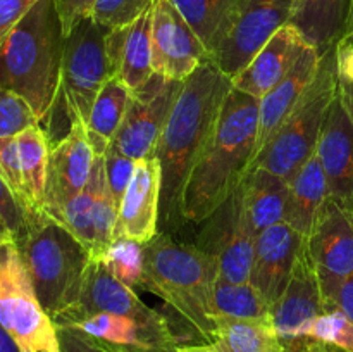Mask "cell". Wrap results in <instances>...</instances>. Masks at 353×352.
I'll return each instance as SVG.
<instances>
[{
  "label": "cell",
  "instance_id": "cell-1",
  "mask_svg": "<svg viewBox=\"0 0 353 352\" xmlns=\"http://www.w3.org/2000/svg\"><path fill=\"white\" fill-rule=\"evenodd\" d=\"M231 88V78L212 61H207L183 81L155 148L162 173L159 217L162 233L183 224L181 202L186 182L216 131Z\"/></svg>",
  "mask_w": 353,
  "mask_h": 352
},
{
  "label": "cell",
  "instance_id": "cell-2",
  "mask_svg": "<svg viewBox=\"0 0 353 352\" xmlns=\"http://www.w3.org/2000/svg\"><path fill=\"white\" fill-rule=\"evenodd\" d=\"M259 100L231 88L216 131L193 168L181 202L185 223H203L247 179L257 155Z\"/></svg>",
  "mask_w": 353,
  "mask_h": 352
},
{
  "label": "cell",
  "instance_id": "cell-3",
  "mask_svg": "<svg viewBox=\"0 0 353 352\" xmlns=\"http://www.w3.org/2000/svg\"><path fill=\"white\" fill-rule=\"evenodd\" d=\"M64 31L55 0H40L0 43V88L23 97L41 128L61 93Z\"/></svg>",
  "mask_w": 353,
  "mask_h": 352
},
{
  "label": "cell",
  "instance_id": "cell-4",
  "mask_svg": "<svg viewBox=\"0 0 353 352\" xmlns=\"http://www.w3.org/2000/svg\"><path fill=\"white\" fill-rule=\"evenodd\" d=\"M219 278L216 255L176 242L159 231L145 244L143 289L162 297L192 331L186 345L205 344L216 328L214 286Z\"/></svg>",
  "mask_w": 353,
  "mask_h": 352
},
{
  "label": "cell",
  "instance_id": "cell-5",
  "mask_svg": "<svg viewBox=\"0 0 353 352\" xmlns=\"http://www.w3.org/2000/svg\"><path fill=\"white\" fill-rule=\"evenodd\" d=\"M16 245L48 316L54 320L72 309L92 261L88 248L45 213L31 214Z\"/></svg>",
  "mask_w": 353,
  "mask_h": 352
},
{
  "label": "cell",
  "instance_id": "cell-6",
  "mask_svg": "<svg viewBox=\"0 0 353 352\" xmlns=\"http://www.w3.org/2000/svg\"><path fill=\"white\" fill-rule=\"evenodd\" d=\"M336 93L338 75L333 48L321 57L316 78L278 131L259 152L252 169L264 168L290 179V176L310 155L316 154L327 113L336 99Z\"/></svg>",
  "mask_w": 353,
  "mask_h": 352
},
{
  "label": "cell",
  "instance_id": "cell-7",
  "mask_svg": "<svg viewBox=\"0 0 353 352\" xmlns=\"http://www.w3.org/2000/svg\"><path fill=\"white\" fill-rule=\"evenodd\" d=\"M0 326L21 352H61L57 326L38 299L16 242L0 247Z\"/></svg>",
  "mask_w": 353,
  "mask_h": 352
},
{
  "label": "cell",
  "instance_id": "cell-8",
  "mask_svg": "<svg viewBox=\"0 0 353 352\" xmlns=\"http://www.w3.org/2000/svg\"><path fill=\"white\" fill-rule=\"evenodd\" d=\"M109 28L86 16L64 37L61 93L76 121L86 124L102 86L114 78L107 54Z\"/></svg>",
  "mask_w": 353,
  "mask_h": 352
},
{
  "label": "cell",
  "instance_id": "cell-9",
  "mask_svg": "<svg viewBox=\"0 0 353 352\" xmlns=\"http://www.w3.org/2000/svg\"><path fill=\"white\" fill-rule=\"evenodd\" d=\"M293 0H240L221 28L209 55L233 79L290 23Z\"/></svg>",
  "mask_w": 353,
  "mask_h": 352
},
{
  "label": "cell",
  "instance_id": "cell-10",
  "mask_svg": "<svg viewBox=\"0 0 353 352\" xmlns=\"http://www.w3.org/2000/svg\"><path fill=\"white\" fill-rule=\"evenodd\" d=\"M202 224L205 228L196 247L216 255L221 278L231 283L250 282L257 233L245 209L243 185Z\"/></svg>",
  "mask_w": 353,
  "mask_h": 352
},
{
  "label": "cell",
  "instance_id": "cell-11",
  "mask_svg": "<svg viewBox=\"0 0 353 352\" xmlns=\"http://www.w3.org/2000/svg\"><path fill=\"white\" fill-rule=\"evenodd\" d=\"M183 81L152 75L145 85L131 92L130 104L110 147L140 161L155 155L159 138L171 114Z\"/></svg>",
  "mask_w": 353,
  "mask_h": 352
},
{
  "label": "cell",
  "instance_id": "cell-12",
  "mask_svg": "<svg viewBox=\"0 0 353 352\" xmlns=\"http://www.w3.org/2000/svg\"><path fill=\"white\" fill-rule=\"evenodd\" d=\"M326 309L353 275V214L327 197L305 238Z\"/></svg>",
  "mask_w": 353,
  "mask_h": 352
},
{
  "label": "cell",
  "instance_id": "cell-13",
  "mask_svg": "<svg viewBox=\"0 0 353 352\" xmlns=\"http://www.w3.org/2000/svg\"><path fill=\"white\" fill-rule=\"evenodd\" d=\"M324 311L326 304L319 280L310 261L307 244H303L285 292L269 311V317L274 324L283 352H309L312 340L305 337V330L310 321L316 320Z\"/></svg>",
  "mask_w": 353,
  "mask_h": 352
},
{
  "label": "cell",
  "instance_id": "cell-14",
  "mask_svg": "<svg viewBox=\"0 0 353 352\" xmlns=\"http://www.w3.org/2000/svg\"><path fill=\"white\" fill-rule=\"evenodd\" d=\"M210 61L203 41L171 0H155L152 16V69L172 81H185Z\"/></svg>",
  "mask_w": 353,
  "mask_h": 352
},
{
  "label": "cell",
  "instance_id": "cell-15",
  "mask_svg": "<svg viewBox=\"0 0 353 352\" xmlns=\"http://www.w3.org/2000/svg\"><path fill=\"white\" fill-rule=\"evenodd\" d=\"M92 313L121 314V316L134 317V320L148 324H171L164 314L148 307L133 292V289L114 278L107 271L105 266L97 259L90 261L78 304L72 309L62 313L61 316L54 317V323L57 326L65 321Z\"/></svg>",
  "mask_w": 353,
  "mask_h": 352
},
{
  "label": "cell",
  "instance_id": "cell-16",
  "mask_svg": "<svg viewBox=\"0 0 353 352\" xmlns=\"http://www.w3.org/2000/svg\"><path fill=\"white\" fill-rule=\"evenodd\" d=\"M86 126L74 121L71 131L50 148L43 213L54 216L69 199L85 190L95 162Z\"/></svg>",
  "mask_w": 353,
  "mask_h": 352
},
{
  "label": "cell",
  "instance_id": "cell-17",
  "mask_svg": "<svg viewBox=\"0 0 353 352\" xmlns=\"http://www.w3.org/2000/svg\"><path fill=\"white\" fill-rule=\"evenodd\" d=\"M162 173L155 155L137 162L117 213L114 238L124 237L148 244L159 233Z\"/></svg>",
  "mask_w": 353,
  "mask_h": 352
},
{
  "label": "cell",
  "instance_id": "cell-18",
  "mask_svg": "<svg viewBox=\"0 0 353 352\" xmlns=\"http://www.w3.org/2000/svg\"><path fill=\"white\" fill-rule=\"evenodd\" d=\"M303 244L305 238L285 221L257 235L250 283L269 306L285 292Z\"/></svg>",
  "mask_w": 353,
  "mask_h": 352
},
{
  "label": "cell",
  "instance_id": "cell-19",
  "mask_svg": "<svg viewBox=\"0 0 353 352\" xmlns=\"http://www.w3.org/2000/svg\"><path fill=\"white\" fill-rule=\"evenodd\" d=\"M316 154L326 175L330 199L353 214V126L338 93L327 113Z\"/></svg>",
  "mask_w": 353,
  "mask_h": 352
},
{
  "label": "cell",
  "instance_id": "cell-20",
  "mask_svg": "<svg viewBox=\"0 0 353 352\" xmlns=\"http://www.w3.org/2000/svg\"><path fill=\"white\" fill-rule=\"evenodd\" d=\"M309 43L292 24L283 26L231 83L233 88L261 100L296 64Z\"/></svg>",
  "mask_w": 353,
  "mask_h": 352
},
{
  "label": "cell",
  "instance_id": "cell-21",
  "mask_svg": "<svg viewBox=\"0 0 353 352\" xmlns=\"http://www.w3.org/2000/svg\"><path fill=\"white\" fill-rule=\"evenodd\" d=\"M57 326L76 328L99 340L124 347L147 351H176L181 338L172 331L171 324H148L130 316L109 313H92L78 316Z\"/></svg>",
  "mask_w": 353,
  "mask_h": 352
},
{
  "label": "cell",
  "instance_id": "cell-22",
  "mask_svg": "<svg viewBox=\"0 0 353 352\" xmlns=\"http://www.w3.org/2000/svg\"><path fill=\"white\" fill-rule=\"evenodd\" d=\"M323 55L314 47H307L300 55L296 64L288 71V75L271 90L265 97L259 100V135L257 154L262 150L269 138L278 131L283 121L288 117L293 107L299 104L312 79L316 78L319 62ZM257 157V155H255Z\"/></svg>",
  "mask_w": 353,
  "mask_h": 352
},
{
  "label": "cell",
  "instance_id": "cell-23",
  "mask_svg": "<svg viewBox=\"0 0 353 352\" xmlns=\"http://www.w3.org/2000/svg\"><path fill=\"white\" fill-rule=\"evenodd\" d=\"M350 0H293L290 23L319 55L333 50L347 33Z\"/></svg>",
  "mask_w": 353,
  "mask_h": 352
},
{
  "label": "cell",
  "instance_id": "cell-24",
  "mask_svg": "<svg viewBox=\"0 0 353 352\" xmlns=\"http://www.w3.org/2000/svg\"><path fill=\"white\" fill-rule=\"evenodd\" d=\"M327 197L330 192L323 164L317 154H312L290 176L285 223L307 238Z\"/></svg>",
  "mask_w": 353,
  "mask_h": 352
},
{
  "label": "cell",
  "instance_id": "cell-25",
  "mask_svg": "<svg viewBox=\"0 0 353 352\" xmlns=\"http://www.w3.org/2000/svg\"><path fill=\"white\" fill-rule=\"evenodd\" d=\"M179 352H283L271 320L217 317L205 344L179 345Z\"/></svg>",
  "mask_w": 353,
  "mask_h": 352
},
{
  "label": "cell",
  "instance_id": "cell-26",
  "mask_svg": "<svg viewBox=\"0 0 353 352\" xmlns=\"http://www.w3.org/2000/svg\"><path fill=\"white\" fill-rule=\"evenodd\" d=\"M288 179L264 168L252 169L243 183V202L255 233L285 221Z\"/></svg>",
  "mask_w": 353,
  "mask_h": 352
},
{
  "label": "cell",
  "instance_id": "cell-27",
  "mask_svg": "<svg viewBox=\"0 0 353 352\" xmlns=\"http://www.w3.org/2000/svg\"><path fill=\"white\" fill-rule=\"evenodd\" d=\"M131 99V90L117 76L110 78L97 95L86 121V133L95 155H105L119 130Z\"/></svg>",
  "mask_w": 353,
  "mask_h": 352
},
{
  "label": "cell",
  "instance_id": "cell-28",
  "mask_svg": "<svg viewBox=\"0 0 353 352\" xmlns=\"http://www.w3.org/2000/svg\"><path fill=\"white\" fill-rule=\"evenodd\" d=\"M21 173L31 214L43 213L45 190H47L48 161H50V141L40 124L17 135Z\"/></svg>",
  "mask_w": 353,
  "mask_h": 352
},
{
  "label": "cell",
  "instance_id": "cell-29",
  "mask_svg": "<svg viewBox=\"0 0 353 352\" xmlns=\"http://www.w3.org/2000/svg\"><path fill=\"white\" fill-rule=\"evenodd\" d=\"M152 16L154 6L145 10L138 19L124 26L123 54L117 78L131 90L140 88L148 81L152 69Z\"/></svg>",
  "mask_w": 353,
  "mask_h": 352
},
{
  "label": "cell",
  "instance_id": "cell-30",
  "mask_svg": "<svg viewBox=\"0 0 353 352\" xmlns=\"http://www.w3.org/2000/svg\"><path fill=\"white\" fill-rule=\"evenodd\" d=\"M214 311L217 317L236 320H271V306L264 297L248 283H231L219 276L214 286Z\"/></svg>",
  "mask_w": 353,
  "mask_h": 352
},
{
  "label": "cell",
  "instance_id": "cell-31",
  "mask_svg": "<svg viewBox=\"0 0 353 352\" xmlns=\"http://www.w3.org/2000/svg\"><path fill=\"white\" fill-rule=\"evenodd\" d=\"M107 271L130 289L145 283V244L124 237H116L109 247L97 257Z\"/></svg>",
  "mask_w": 353,
  "mask_h": 352
},
{
  "label": "cell",
  "instance_id": "cell-32",
  "mask_svg": "<svg viewBox=\"0 0 353 352\" xmlns=\"http://www.w3.org/2000/svg\"><path fill=\"white\" fill-rule=\"evenodd\" d=\"M210 52L221 28L240 0H171Z\"/></svg>",
  "mask_w": 353,
  "mask_h": 352
},
{
  "label": "cell",
  "instance_id": "cell-33",
  "mask_svg": "<svg viewBox=\"0 0 353 352\" xmlns=\"http://www.w3.org/2000/svg\"><path fill=\"white\" fill-rule=\"evenodd\" d=\"M93 206H95V179H93V176H90V182L85 186V190L76 193L54 216H50L55 221H59L65 230L71 231L88 248L90 254H93V248H95Z\"/></svg>",
  "mask_w": 353,
  "mask_h": 352
},
{
  "label": "cell",
  "instance_id": "cell-34",
  "mask_svg": "<svg viewBox=\"0 0 353 352\" xmlns=\"http://www.w3.org/2000/svg\"><path fill=\"white\" fill-rule=\"evenodd\" d=\"M305 337L353 351V321L340 309H326L310 321Z\"/></svg>",
  "mask_w": 353,
  "mask_h": 352
},
{
  "label": "cell",
  "instance_id": "cell-35",
  "mask_svg": "<svg viewBox=\"0 0 353 352\" xmlns=\"http://www.w3.org/2000/svg\"><path fill=\"white\" fill-rule=\"evenodd\" d=\"M38 117L30 104L10 90L0 88V138H12L31 126Z\"/></svg>",
  "mask_w": 353,
  "mask_h": 352
},
{
  "label": "cell",
  "instance_id": "cell-36",
  "mask_svg": "<svg viewBox=\"0 0 353 352\" xmlns=\"http://www.w3.org/2000/svg\"><path fill=\"white\" fill-rule=\"evenodd\" d=\"M155 0H97L90 16L105 28H119L133 23Z\"/></svg>",
  "mask_w": 353,
  "mask_h": 352
},
{
  "label": "cell",
  "instance_id": "cell-37",
  "mask_svg": "<svg viewBox=\"0 0 353 352\" xmlns=\"http://www.w3.org/2000/svg\"><path fill=\"white\" fill-rule=\"evenodd\" d=\"M30 214L17 200L12 190L0 176V233L9 240L17 242L24 235Z\"/></svg>",
  "mask_w": 353,
  "mask_h": 352
},
{
  "label": "cell",
  "instance_id": "cell-38",
  "mask_svg": "<svg viewBox=\"0 0 353 352\" xmlns=\"http://www.w3.org/2000/svg\"><path fill=\"white\" fill-rule=\"evenodd\" d=\"M0 176L6 179L9 188L17 197L28 214L31 216L30 204H28L26 188H24L23 173H21L19 148H17V138H0Z\"/></svg>",
  "mask_w": 353,
  "mask_h": 352
},
{
  "label": "cell",
  "instance_id": "cell-39",
  "mask_svg": "<svg viewBox=\"0 0 353 352\" xmlns=\"http://www.w3.org/2000/svg\"><path fill=\"white\" fill-rule=\"evenodd\" d=\"M137 162L138 161L121 154V152L116 150L114 147H109V150H107L105 154L107 186H109L110 195H112L114 202L117 204V207L121 206V200H123L124 193H126L128 185H130L131 182V176H133L134 168H137Z\"/></svg>",
  "mask_w": 353,
  "mask_h": 352
},
{
  "label": "cell",
  "instance_id": "cell-40",
  "mask_svg": "<svg viewBox=\"0 0 353 352\" xmlns=\"http://www.w3.org/2000/svg\"><path fill=\"white\" fill-rule=\"evenodd\" d=\"M61 352H107L99 338L86 335L76 328L57 326Z\"/></svg>",
  "mask_w": 353,
  "mask_h": 352
},
{
  "label": "cell",
  "instance_id": "cell-41",
  "mask_svg": "<svg viewBox=\"0 0 353 352\" xmlns=\"http://www.w3.org/2000/svg\"><path fill=\"white\" fill-rule=\"evenodd\" d=\"M40 0H0V43Z\"/></svg>",
  "mask_w": 353,
  "mask_h": 352
},
{
  "label": "cell",
  "instance_id": "cell-42",
  "mask_svg": "<svg viewBox=\"0 0 353 352\" xmlns=\"http://www.w3.org/2000/svg\"><path fill=\"white\" fill-rule=\"evenodd\" d=\"M95 2L97 0H55L64 37L83 19V17L90 16V10H92Z\"/></svg>",
  "mask_w": 353,
  "mask_h": 352
},
{
  "label": "cell",
  "instance_id": "cell-43",
  "mask_svg": "<svg viewBox=\"0 0 353 352\" xmlns=\"http://www.w3.org/2000/svg\"><path fill=\"white\" fill-rule=\"evenodd\" d=\"M338 81L353 83V35H343L334 47Z\"/></svg>",
  "mask_w": 353,
  "mask_h": 352
},
{
  "label": "cell",
  "instance_id": "cell-44",
  "mask_svg": "<svg viewBox=\"0 0 353 352\" xmlns=\"http://www.w3.org/2000/svg\"><path fill=\"white\" fill-rule=\"evenodd\" d=\"M330 309H340L353 321V275L340 286Z\"/></svg>",
  "mask_w": 353,
  "mask_h": 352
},
{
  "label": "cell",
  "instance_id": "cell-45",
  "mask_svg": "<svg viewBox=\"0 0 353 352\" xmlns=\"http://www.w3.org/2000/svg\"><path fill=\"white\" fill-rule=\"evenodd\" d=\"M338 99L353 126V83L338 81Z\"/></svg>",
  "mask_w": 353,
  "mask_h": 352
},
{
  "label": "cell",
  "instance_id": "cell-46",
  "mask_svg": "<svg viewBox=\"0 0 353 352\" xmlns=\"http://www.w3.org/2000/svg\"><path fill=\"white\" fill-rule=\"evenodd\" d=\"M309 352H353L350 349L338 347V345L333 344H324V342L312 340L309 345Z\"/></svg>",
  "mask_w": 353,
  "mask_h": 352
},
{
  "label": "cell",
  "instance_id": "cell-47",
  "mask_svg": "<svg viewBox=\"0 0 353 352\" xmlns=\"http://www.w3.org/2000/svg\"><path fill=\"white\" fill-rule=\"evenodd\" d=\"M102 342V345L105 347L107 352H179L178 349L176 351H147V349H137V347H124V345H114L109 344V342Z\"/></svg>",
  "mask_w": 353,
  "mask_h": 352
},
{
  "label": "cell",
  "instance_id": "cell-48",
  "mask_svg": "<svg viewBox=\"0 0 353 352\" xmlns=\"http://www.w3.org/2000/svg\"><path fill=\"white\" fill-rule=\"evenodd\" d=\"M0 352H21L16 342L9 337V333L2 326H0Z\"/></svg>",
  "mask_w": 353,
  "mask_h": 352
},
{
  "label": "cell",
  "instance_id": "cell-49",
  "mask_svg": "<svg viewBox=\"0 0 353 352\" xmlns=\"http://www.w3.org/2000/svg\"><path fill=\"white\" fill-rule=\"evenodd\" d=\"M345 35H353V0H350V16H348V26Z\"/></svg>",
  "mask_w": 353,
  "mask_h": 352
},
{
  "label": "cell",
  "instance_id": "cell-50",
  "mask_svg": "<svg viewBox=\"0 0 353 352\" xmlns=\"http://www.w3.org/2000/svg\"><path fill=\"white\" fill-rule=\"evenodd\" d=\"M9 242H12V240H9V238H7V237H3V235L0 233V247H3V245H6V244H9Z\"/></svg>",
  "mask_w": 353,
  "mask_h": 352
}]
</instances>
